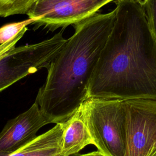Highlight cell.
<instances>
[{
    "instance_id": "obj_7",
    "label": "cell",
    "mask_w": 156,
    "mask_h": 156,
    "mask_svg": "<svg viewBox=\"0 0 156 156\" xmlns=\"http://www.w3.org/2000/svg\"><path fill=\"white\" fill-rule=\"evenodd\" d=\"M49 124L37 102L24 112L10 120L0 133V155L12 153L37 136L38 131Z\"/></svg>"
},
{
    "instance_id": "obj_10",
    "label": "cell",
    "mask_w": 156,
    "mask_h": 156,
    "mask_svg": "<svg viewBox=\"0 0 156 156\" xmlns=\"http://www.w3.org/2000/svg\"><path fill=\"white\" fill-rule=\"evenodd\" d=\"M35 0H0V16L26 14Z\"/></svg>"
},
{
    "instance_id": "obj_12",
    "label": "cell",
    "mask_w": 156,
    "mask_h": 156,
    "mask_svg": "<svg viewBox=\"0 0 156 156\" xmlns=\"http://www.w3.org/2000/svg\"><path fill=\"white\" fill-rule=\"evenodd\" d=\"M144 9L149 29L156 42V0H138Z\"/></svg>"
},
{
    "instance_id": "obj_2",
    "label": "cell",
    "mask_w": 156,
    "mask_h": 156,
    "mask_svg": "<svg viewBox=\"0 0 156 156\" xmlns=\"http://www.w3.org/2000/svg\"><path fill=\"white\" fill-rule=\"evenodd\" d=\"M115 18V8L74 25L73 35L48 67L37 95L35 102L49 123L64 122L87 99L90 80Z\"/></svg>"
},
{
    "instance_id": "obj_3",
    "label": "cell",
    "mask_w": 156,
    "mask_h": 156,
    "mask_svg": "<svg viewBox=\"0 0 156 156\" xmlns=\"http://www.w3.org/2000/svg\"><path fill=\"white\" fill-rule=\"evenodd\" d=\"M93 145L105 156H126L124 100L87 98L83 103Z\"/></svg>"
},
{
    "instance_id": "obj_1",
    "label": "cell",
    "mask_w": 156,
    "mask_h": 156,
    "mask_svg": "<svg viewBox=\"0 0 156 156\" xmlns=\"http://www.w3.org/2000/svg\"><path fill=\"white\" fill-rule=\"evenodd\" d=\"M116 18L87 98H156V42L138 0L116 1Z\"/></svg>"
},
{
    "instance_id": "obj_13",
    "label": "cell",
    "mask_w": 156,
    "mask_h": 156,
    "mask_svg": "<svg viewBox=\"0 0 156 156\" xmlns=\"http://www.w3.org/2000/svg\"><path fill=\"white\" fill-rule=\"evenodd\" d=\"M27 30V27L23 29L18 34H17L11 40L0 45V58H1L5 53H7L10 49L15 47L16 43L18 42V41L21 38H23L24 34Z\"/></svg>"
},
{
    "instance_id": "obj_5",
    "label": "cell",
    "mask_w": 156,
    "mask_h": 156,
    "mask_svg": "<svg viewBox=\"0 0 156 156\" xmlns=\"http://www.w3.org/2000/svg\"><path fill=\"white\" fill-rule=\"evenodd\" d=\"M126 156H147L156 146V98L124 100Z\"/></svg>"
},
{
    "instance_id": "obj_17",
    "label": "cell",
    "mask_w": 156,
    "mask_h": 156,
    "mask_svg": "<svg viewBox=\"0 0 156 156\" xmlns=\"http://www.w3.org/2000/svg\"><path fill=\"white\" fill-rule=\"evenodd\" d=\"M113 1H117V0H113Z\"/></svg>"
},
{
    "instance_id": "obj_4",
    "label": "cell",
    "mask_w": 156,
    "mask_h": 156,
    "mask_svg": "<svg viewBox=\"0 0 156 156\" xmlns=\"http://www.w3.org/2000/svg\"><path fill=\"white\" fill-rule=\"evenodd\" d=\"M62 32L43 41L14 47L0 58V92L23 77L48 68L66 41Z\"/></svg>"
},
{
    "instance_id": "obj_8",
    "label": "cell",
    "mask_w": 156,
    "mask_h": 156,
    "mask_svg": "<svg viewBox=\"0 0 156 156\" xmlns=\"http://www.w3.org/2000/svg\"><path fill=\"white\" fill-rule=\"evenodd\" d=\"M62 156H72L93 141L85 120L82 105L63 122Z\"/></svg>"
},
{
    "instance_id": "obj_6",
    "label": "cell",
    "mask_w": 156,
    "mask_h": 156,
    "mask_svg": "<svg viewBox=\"0 0 156 156\" xmlns=\"http://www.w3.org/2000/svg\"><path fill=\"white\" fill-rule=\"evenodd\" d=\"M110 0H35L26 15L35 19L36 28L44 26L52 31L86 20Z\"/></svg>"
},
{
    "instance_id": "obj_15",
    "label": "cell",
    "mask_w": 156,
    "mask_h": 156,
    "mask_svg": "<svg viewBox=\"0 0 156 156\" xmlns=\"http://www.w3.org/2000/svg\"><path fill=\"white\" fill-rule=\"evenodd\" d=\"M147 156H156V146L151 149Z\"/></svg>"
},
{
    "instance_id": "obj_9",
    "label": "cell",
    "mask_w": 156,
    "mask_h": 156,
    "mask_svg": "<svg viewBox=\"0 0 156 156\" xmlns=\"http://www.w3.org/2000/svg\"><path fill=\"white\" fill-rule=\"evenodd\" d=\"M63 128V122L56 124L16 151L0 156H62Z\"/></svg>"
},
{
    "instance_id": "obj_16",
    "label": "cell",
    "mask_w": 156,
    "mask_h": 156,
    "mask_svg": "<svg viewBox=\"0 0 156 156\" xmlns=\"http://www.w3.org/2000/svg\"><path fill=\"white\" fill-rule=\"evenodd\" d=\"M110 1H113V0H110Z\"/></svg>"
},
{
    "instance_id": "obj_11",
    "label": "cell",
    "mask_w": 156,
    "mask_h": 156,
    "mask_svg": "<svg viewBox=\"0 0 156 156\" xmlns=\"http://www.w3.org/2000/svg\"><path fill=\"white\" fill-rule=\"evenodd\" d=\"M35 21V19L29 18L20 22L8 23L0 27V45L11 40L28 25L34 24Z\"/></svg>"
},
{
    "instance_id": "obj_14",
    "label": "cell",
    "mask_w": 156,
    "mask_h": 156,
    "mask_svg": "<svg viewBox=\"0 0 156 156\" xmlns=\"http://www.w3.org/2000/svg\"><path fill=\"white\" fill-rule=\"evenodd\" d=\"M72 156H105V155H104L101 152H99V151H93V152H88L87 154H77Z\"/></svg>"
}]
</instances>
